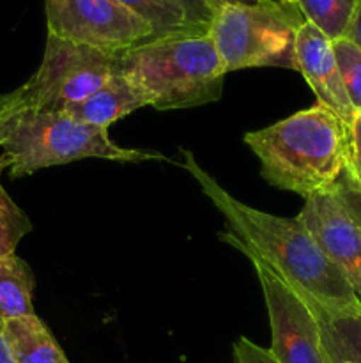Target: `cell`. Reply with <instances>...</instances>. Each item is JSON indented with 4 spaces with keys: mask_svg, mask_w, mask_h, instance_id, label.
<instances>
[{
    "mask_svg": "<svg viewBox=\"0 0 361 363\" xmlns=\"http://www.w3.org/2000/svg\"><path fill=\"white\" fill-rule=\"evenodd\" d=\"M234 363H278L271 351L241 337L234 342Z\"/></svg>",
    "mask_w": 361,
    "mask_h": 363,
    "instance_id": "ffe728a7",
    "label": "cell"
},
{
    "mask_svg": "<svg viewBox=\"0 0 361 363\" xmlns=\"http://www.w3.org/2000/svg\"><path fill=\"white\" fill-rule=\"evenodd\" d=\"M180 156L183 169L193 176L202 194L225 218L227 233L219 234L222 241L236 250L257 255L315 301L331 307L361 303L345 277L299 220L269 215L243 204L198 165L193 152L180 149Z\"/></svg>",
    "mask_w": 361,
    "mask_h": 363,
    "instance_id": "6da1fadb",
    "label": "cell"
},
{
    "mask_svg": "<svg viewBox=\"0 0 361 363\" xmlns=\"http://www.w3.org/2000/svg\"><path fill=\"white\" fill-rule=\"evenodd\" d=\"M360 0H296L304 21L317 27L331 41L345 38Z\"/></svg>",
    "mask_w": 361,
    "mask_h": 363,
    "instance_id": "2e32d148",
    "label": "cell"
},
{
    "mask_svg": "<svg viewBox=\"0 0 361 363\" xmlns=\"http://www.w3.org/2000/svg\"><path fill=\"white\" fill-rule=\"evenodd\" d=\"M218 4H229V6H248V7H257V6H285L282 0H218Z\"/></svg>",
    "mask_w": 361,
    "mask_h": 363,
    "instance_id": "cb8c5ba5",
    "label": "cell"
},
{
    "mask_svg": "<svg viewBox=\"0 0 361 363\" xmlns=\"http://www.w3.org/2000/svg\"><path fill=\"white\" fill-rule=\"evenodd\" d=\"M345 38L350 39V41H353L354 45L361 50V0H360V6H357V11H356V14H354V20H353V23H350L349 32H347Z\"/></svg>",
    "mask_w": 361,
    "mask_h": 363,
    "instance_id": "603a6c76",
    "label": "cell"
},
{
    "mask_svg": "<svg viewBox=\"0 0 361 363\" xmlns=\"http://www.w3.org/2000/svg\"><path fill=\"white\" fill-rule=\"evenodd\" d=\"M283 4H285V6H294L296 7V0H282Z\"/></svg>",
    "mask_w": 361,
    "mask_h": 363,
    "instance_id": "4316f807",
    "label": "cell"
},
{
    "mask_svg": "<svg viewBox=\"0 0 361 363\" xmlns=\"http://www.w3.org/2000/svg\"><path fill=\"white\" fill-rule=\"evenodd\" d=\"M333 50L347 98L354 112H361V50L347 38L333 41Z\"/></svg>",
    "mask_w": 361,
    "mask_h": 363,
    "instance_id": "ac0fdd59",
    "label": "cell"
},
{
    "mask_svg": "<svg viewBox=\"0 0 361 363\" xmlns=\"http://www.w3.org/2000/svg\"><path fill=\"white\" fill-rule=\"evenodd\" d=\"M176 2L180 4L186 9V13L190 14L193 23L204 28V30H209L212 16H214L216 9L219 7L212 0H176Z\"/></svg>",
    "mask_w": 361,
    "mask_h": 363,
    "instance_id": "44dd1931",
    "label": "cell"
},
{
    "mask_svg": "<svg viewBox=\"0 0 361 363\" xmlns=\"http://www.w3.org/2000/svg\"><path fill=\"white\" fill-rule=\"evenodd\" d=\"M317 240L333 264L340 269L361 300V225L331 194L304 201L296 216Z\"/></svg>",
    "mask_w": 361,
    "mask_h": 363,
    "instance_id": "9c48e42d",
    "label": "cell"
},
{
    "mask_svg": "<svg viewBox=\"0 0 361 363\" xmlns=\"http://www.w3.org/2000/svg\"><path fill=\"white\" fill-rule=\"evenodd\" d=\"M48 34L108 53L156 39L154 27L119 0H46Z\"/></svg>",
    "mask_w": 361,
    "mask_h": 363,
    "instance_id": "52a82bcc",
    "label": "cell"
},
{
    "mask_svg": "<svg viewBox=\"0 0 361 363\" xmlns=\"http://www.w3.org/2000/svg\"><path fill=\"white\" fill-rule=\"evenodd\" d=\"M212 2H214V4H218V0H212ZM218 6H219V4H218Z\"/></svg>",
    "mask_w": 361,
    "mask_h": 363,
    "instance_id": "83f0119b",
    "label": "cell"
},
{
    "mask_svg": "<svg viewBox=\"0 0 361 363\" xmlns=\"http://www.w3.org/2000/svg\"><path fill=\"white\" fill-rule=\"evenodd\" d=\"M294 52L297 71L308 82L319 105L331 110L347 126H350L356 112L343 89L331 39L317 27L303 21L296 30Z\"/></svg>",
    "mask_w": 361,
    "mask_h": 363,
    "instance_id": "30bf717a",
    "label": "cell"
},
{
    "mask_svg": "<svg viewBox=\"0 0 361 363\" xmlns=\"http://www.w3.org/2000/svg\"><path fill=\"white\" fill-rule=\"evenodd\" d=\"M9 99H11V92H7V94H2V92H0V119H2L7 105H9Z\"/></svg>",
    "mask_w": 361,
    "mask_h": 363,
    "instance_id": "484cf974",
    "label": "cell"
},
{
    "mask_svg": "<svg viewBox=\"0 0 361 363\" xmlns=\"http://www.w3.org/2000/svg\"><path fill=\"white\" fill-rule=\"evenodd\" d=\"M4 335L14 363H71L48 326L35 314L4 323Z\"/></svg>",
    "mask_w": 361,
    "mask_h": 363,
    "instance_id": "4fadbf2b",
    "label": "cell"
},
{
    "mask_svg": "<svg viewBox=\"0 0 361 363\" xmlns=\"http://www.w3.org/2000/svg\"><path fill=\"white\" fill-rule=\"evenodd\" d=\"M119 71V53L101 52L48 34L39 69L11 92L13 108L64 112Z\"/></svg>",
    "mask_w": 361,
    "mask_h": 363,
    "instance_id": "8992f818",
    "label": "cell"
},
{
    "mask_svg": "<svg viewBox=\"0 0 361 363\" xmlns=\"http://www.w3.org/2000/svg\"><path fill=\"white\" fill-rule=\"evenodd\" d=\"M119 2L147 20L154 27L156 38L209 32L195 25L186 9L176 0H119Z\"/></svg>",
    "mask_w": 361,
    "mask_h": 363,
    "instance_id": "9a60e30c",
    "label": "cell"
},
{
    "mask_svg": "<svg viewBox=\"0 0 361 363\" xmlns=\"http://www.w3.org/2000/svg\"><path fill=\"white\" fill-rule=\"evenodd\" d=\"M244 142L260 160L262 177L269 184L304 201L331 190L350 156L349 126L319 103L250 131Z\"/></svg>",
    "mask_w": 361,
    "mask_h": 363,
    "instance_id": "7a4b0ae2",
    "label": "cell"
},
{
    "mask_svg": "<svg viewBox=\"0 0 361 363\" xmlns=\"http://www.w3.org/2000/svg\"><path fill=\"white\" fill-rule=\"evenodd\" d=\"M303 16L294 6H229L212 16L209 34L225 71L248 67L296 69V30Z\"/></svg>",
    "mask_w": 361,
    "mask_h": 363,
    "instance_id": "5b68a950",
    "label": "cell"
},
{
    "mask_svg": "<svg viewBox=\"0 0 361 363\" xmlns=\"http://www.w3.org/2000/svg\"><path fill=\"white\" fill-rule=\"evenodd\" d=\"M299 294L317 319L328 363H361V303L331 307L315 301L303 291Z\"/></svg>",
    "mask_w": 361,
    "mask_h": 363,
    "instance_id": "7c38bea8",
    "label": "cell"
},
{
    "mask_svg": "<svg viewBox=\"0 0 361 363\" xmlns=\"http://www.w3.org/2000/svg\"><path fill=\"white\" fill-rule=\"evenodd\" d=\"M0 363H14L11 347L7 344L6 335H4V325H0Z\"/></svg>",
    "mask_w": 361,
    "mask_h": 363,
    "instance_id": "d4e9b609",
    "label": "cell"
},
{
    "mask_svg": "<svg viewBox=\"0 0 361 363\" xmlns=\"http://www.w3.org/2000/svg\"><path fill=\"white\" fill-rule=\"evenodd\" d=\"M151 105V94L130 77L117 71L105 85H101L84 101L67 106L64 113L80 123L108 130V126L122 117Z\"/></svg>",
    "mask_w": 361,
    "mask_h": 363,
    "instance_id": "8fae6325",
    "label": "cell"
},
{
    "mask_svg": "<svg viewBox=\"0 0 361 363\" xmlns=\"http://www.w3.org/2000/svg\"><path fill=\"white\" fill-rule=\"evenodd\" d=\"M7 170L6 156L0 155V179ZM32 230V222L23 209L9 197L0 181V255H11L16 252L18 243Z\"/></svg>",
    "mask_w": 361,
    "mask_h": 363,
    "instance_id": "e0dca14e",
    "label": "cell"
},
{
    "mask_svg": "<svg viewBox=\"0 0 361 363\" xmlns=\"http://www.w3.org/2000/svg\"><path fill=\"white\" fill-rule=\"evenodd\" d=\"M119 71L151 94L156 110H183L218 101L225 66L211 34L156 38L119 53Z\"/></svg>",
    "mask_w": 361,
    "mask_h": 363,
    "instance_id": "277c9868",
    "label": "cell"
},
{
    "mask_svg": "<svg viewBox=\"0 0 361 363\" xmlns=\"http://www.w3.org/2000/svg\"><path fill=\"white\" fill-rule=\"evenodd\" d=\"M350 135V155L354 160L361 163V112L354 116L353 124L349 126Z\"/></svg>",
    "mask_w": 361,
    "mask_h": 363,
    "instance_id": "7402d4cb",
    "label": "cell"
},
{
    "mask_svg": "<svg viewBox=\"0 0 361 363\" xmlns=\"http://www.w3.org/2000/svg\"><path fill=\"white\" fill-rule=\"evenodd\" d=\"M253 264L260 282L271 326V354L278 363H328L314 312L299 291L250 252H241Z\"/></svg>",
    "mask_w": 361,
    "mask_h": 363,
    "instance_id": "ba28073f",
    "label": "cell"
},
{
    "mask_svg": "<svg viewBox=\"0 0 361 363\" xmlns=\"http://www.w3.org/2000/svg\"><path fill=\"white\" fill-rule=\"evenodd\" d=\"M0 147L11 177H23L85 158L138 163L166 156L147 149L120 147L108 130L80 123L64 112H38L7 105L0 119Z\"/></svg>",
    "mask_w": 361,
    "mask_h": 363,
    "instance_id": "3957f363",
    "label": "cell"
},
{
    "mask_svg": "<svg viewBox=\"0 0 361 363\" xmlns=\"http://www.w3.org/2000/svg\"><path fill=\"white\" fill-rule=\"evenodd\" d=\"M329 191L361 225V163L354 160L353 155L347 160L340 179Z\"/></svg>",
    "mask_w": 361,
    "mask_h": 363,
    "instance_id": "d6986e66",
    "label": "cell"
},
{
    "mask_svg": "<svg viewBox=\"0 0 361 363\" xmlns=\"http://www.w3.org/2000/svg\"><path fill=\"white\" fill-rule=\"evenodd\" d=\"M34 273L16 254L0 255V325L34 314Z\"/></svg>",
    "mask_w": 361,
    "mask_h": 363,
    "instance_id": "5bb4252c",
    "label": "cell"
}]
</instances>
